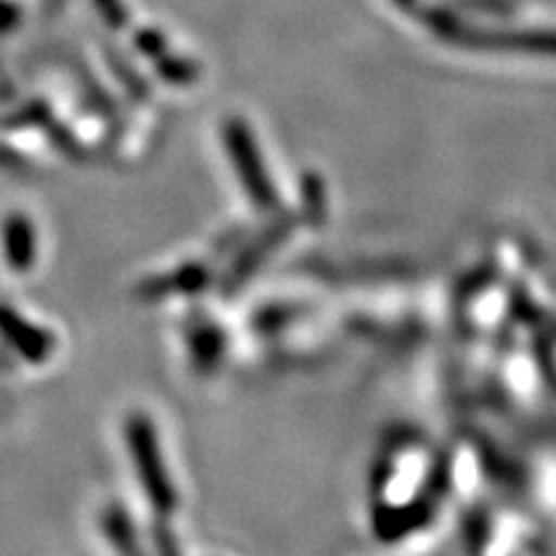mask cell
Listing matches in <instances>:
<instances>
[{
  "label": "cell",
  "instance_id": "obj_1",
  "mask_svg": "<svg viewBox=\"0 0 556 556\" xmlns=\"http://www.w3.org/2000/svg\"><path fill=\"white\" fill-rule=\"evenodd\" d=\"M124 433H127L131 464H135L144 497H148L152 510L160 513V516H168V513L176 510L178 495L170 482L168 464H165L163 451H160L155 426L144 413H135L127 417Z\"/></svg>",
  "mask_w": 556,
  "mask_h": 556
},
{
  "label": "cell",
  "instance_id": "obj_2",
  "mask_svg": "<svg viewBox=\"0 0 556 556\" xmlns=\"http://www.w3.org/2000/svg\"><path fill=\"white\" fill-rule=\"evenodd\" d=\"M222 137H225V148L232 157L235 173H238L242 191L248 193L250 201L261 208V212H274L278 206V193L270 176L263 165V157L255 144V137L250 127L242 119H229L222 127Z\"/></svg>",
  "mask_w": 556,
  "mask_h": 556
},
{
  "label": "cell",
  "instance_id": "obj_3",
  "mask_svg": "<svg viewBox=\"0 0 556 556\" xmlns=\"http://www.w3.org/2000/svg\"><path fill=\"white\" fill-rule=\"evenodd\" d=\"M438 34L456 39L458 45L477 47V50H510V52H536L556 54V31H469L458 29L451 18L435 13L430 18Z\"/></svg>",
  "mask_w": 556,
  "mask_h": 556
},
{
  "label": "cell",
  "instance_id": "obj_4",
  "mask_svg": "<svg viewBox=\"0 0 556 556\" xmlns=\"http://www.w3.org/2000/svg\"><path fill=\"white\" fill-rule=\"evenodd\" d=\"M0 338L18 353L26 364H45L54 351V338L24 315H18L11 304L0 302Z\"/></svg>",
  "mask_w": 556,
  "mask_h": 556
},
{
  "label": "cell",
  "instance_id": "obj_5",
  "mask_svg": "<svg viewBox=\"0 0 556 556\" xmlns=\"http://www.w3.org/2000/svg\"><path fill=\"white\" fill-rule=\"evenodd\" d=\"M3 235V258L13 274H26L37 261V229L24 212H11L0 227Z\"/></svg>",
  "mask_w": 556,
  "mask_h": 556
},
{
  "label": "cell",
  "instance_id": "obj_6",
  "mask_svg": "<svg viewBox=\"0 0 556 556\" xmlns=\"http://www.w3.org/2000/svg\"><path fill=\"white\" fill-rule=\"evenodd\" d=\"M101 531L106 533L109 544L119 556H148L137 539V528L131 523L129 513L119 505H109L101 510Z\"/></svg>",
  "mask_w": 556,
  "mask_h": 556
},
{
  "label": "cell",
  "instance_id": "obj_7",
  "mask_svg": "<svg viewBox=\"0 0 556 556\" xmlns=\"http://www.w3.org/2000/svg\"><path fill=\"white\" fill-rule=\"evenodd\" d=\"M208 270L204 266H184L173 276H157L142 283V296L155 299L165 294H197L206 287Z\"/></svg>",
  "mask_w": 556,
  "mask_h": 556
},
{
  "label": "cell",
  "instance_id": "obj_8",
  "mask_svg": "<svg viewBox=\"0 0 556 556\" xmlns=\"http://www.w3.org/2000/svg\"><path fill=\"white\" fill-rule=\"evenodd\" d=\"M430 518L426 503H415L407 507H394V510H379L377 516V533L384 541L402 539L405 533L420 528Z\"/></svg>",
  "mask_w": 556,
  "mask_h": 556
},
{
  "label": "cell",
  "instance_id": "obj_9",
  "mask_svg": "<svg viewBox=\"0 0 556 556\" xmlns=\"http://www.w3.org/2000/svg\"><path fill=\"white\" fill-rule=\"evenodd\" d=\"M191 361L199 374H212L225 356V336L217 325H201L191 332Z\"/></svg>",
  "mask_w": 556,
  "mask_h": 556
},
{
  "label": "cell",
  "instance_id": "obj_10",
  "mask_svg": "<svg viewBox=\"0 0 556 556\" xmlns=\"http://www.w3.org/2000/svg\"><path fill=\"white\" fill-rule=\"evenodd\" d=\"M289 225H291L289 219H281L276 225V229H270V232L261 235V238L255 240V245L245 250V255H242V258L238 261V266H235L232 276H229V281H225V287H232L229 291H235V287H240V283L245 281L250 274H253L255 266H261V261L266 258V255L270 253V248H274L276 242L283 238V232H287Z\"/></svg>",
  "mask_w": 556,
  "mask_h": 556
},
{
  "label": "cell",
  "instance_id": "obj_11",
  "mask_svg": "<svg viewBox=\"0 0 556 556\" xmlns=\"http://www.w3.org/2000/svg\"><path fill=\"white\" fill-rule=\"evenodd\" d=\"M155 546L160 556H178V544L168 528L155 526Z\"/></svg>",
  "mask_w": 556,
  "mask_h": 556
}]
</instances>
